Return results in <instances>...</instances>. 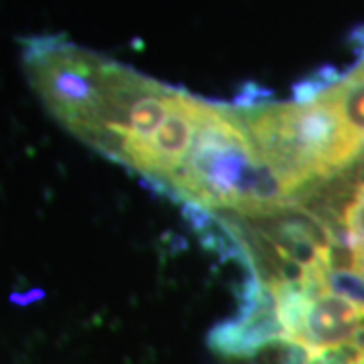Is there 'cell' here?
<instances>
[{
  "mask_svg": "<svg viewBox=\"0 0 364 364\" xmlns=\"http://www.w3.org/2000/svg\"><path fill=\"white\" fill-rule=\"evenodd\" d=\"M23 67L71 136L168 196L181 186L219 107L63 35L23 41Z\"/></svg>",
  "mask_w": 364,
  "mask_h": 364,
  "instance_id": "cell-1",
  "label": "cell"
},
{
  "mask_svg": "<svg viewBox=\"0 0 364 364\" xmlns=\"http://www.w3.org/2000/svg\"><path fill=\"white\" fill-rule=\"evenodd\" d=\"M243 363L247 364H310L301 354L296 352H289L286 348H279V346H272V348H265V350L257 352L255 356H249L243 358Z\"/></svg>",
  "mask_w": 364,
  "mask_h": 364,
  "instance_id": "cell-2",
  "label": "cell"
}]
</instances>
